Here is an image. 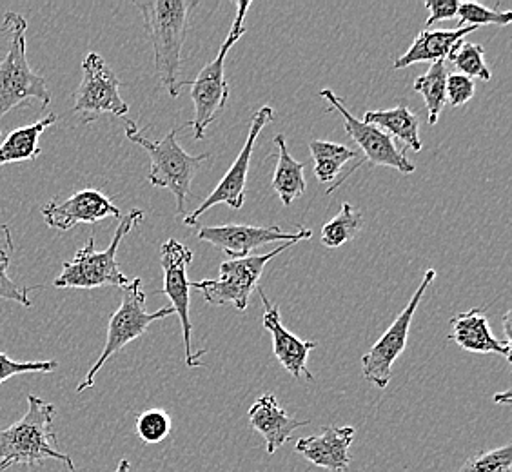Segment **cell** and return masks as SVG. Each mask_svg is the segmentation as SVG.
Listing matches in <instances>:
<instances>
[{"instance_id": "obj_18", "label": "cell", "mask_w": 512, "mask_h": 472, "mask_svg": "<svg viewBox=\"0 0 512 472\" xmlns=\"http://www.w3.org/2000/svg\"><path fill=\"white\" fill-rule=\"evenodd\" d=\"M485 313H487V307H473L465 313L454 316L447 340L469 353L502 354L509 360L511 344L494 338Z\"/></svg>"}, {"instance_id": "obj_1", "label": "cell", "mask_w": 512, "mask_h": 472, "mask_svg": "<svg viewBox=\"0 0 512 472\" xmlns=\"http://www.w3.org/2000/svg\"><path fill=\"white\" fill-rule=\"evenodd\" d=\"M142 11L149 42L155 51V68L162 88L171 99H177L184 82H180L182 71V48L186 44L191 11L198 6L197 0H149L137 2Z\"/></svg>"}, {"instance_id": "obj_7", "label": "cell", "mask_w": 512, "mask_h": 472, "mask_svg": "<svg viewBox=\"0 0 512 472\" xmlns=\"http://www.w3.org/2000/svg\"><path fill=\"white\" fill-rule=\"evenodd\" d=\"M144 304H146V293L142 291V280L131 278L128 286L122 287V304L109 318L106 345L100 353L99 360L89 369L86 378L77 387V393H84L86 389H91L95 385L97 374L106 365L109 358L122 351L133 340L144 335L148 331L149 325L157 320H162V318L175 315L173 307H164L155 313H148L144 309Z\"/></svg>"}, {"instance_id": "obj_13", "label": "cell", "mask_w": 512, "mask_h": 472, "mask_svg": "<svg viewBox=\"0 0 512 472\" xmlns=\"http://www.w3.org/2000/svg\"><path fill=\"white\" fill-rule=\"evenodd\" d=\"M320 97L327 100V102H331V106L344 117L347 135L364 153L365 160L371 166L393 168L400 171L402 175H411L416 171L413 162L405 157V153L396 149L391 135H387L385 131L375 128V126L365 124L364 120L353 117L345 108L344 100L338 99L331 89H322Z\"/></svg>"}, {"instance_id": "obj_23", "label": "cell", "mask_w": 512, "mask_h": 472, "mask_svg": "<svg viewBox=\"0 0 512 472\" xmlns=\"http://www.w3.org/2000/svg\"><path fill=\"white\" fill-rule=\"evenodd\" d=\"M365 124L375 128L387 129L393 137L402 140L407 148L413 151H422V140H420V118L413 113L404 100L391 109H380V111H367L364 118ZM387 133V135H389Z\"/></svg>"}, {"instance_id": "obj_25", "label": "cell", "mask_w": 512, "mask_h": 472, "mask_svg": "<svg viewBox=\"0 0 512 472\" xmlns=\"http://www.w3.org/2000/svg\"><path fill=\"white\" fill-rule=\"evenodd\" d=\"M447 75H449L447 62L440 60V62H433L431 68L427 69V73L414 80V91H418L424 97L427 120L431 126L440 120V115L447 104V95H445Z\"/></svg>"}, {"instance_id": "obj_39", "label": "cell", "mask_w": 512, "mask_h": 472, "mask_svg": "<svg viewBox=\"0 0 512 472\" xmlns=\"http://www.w3.org/2000/svg\"><path fill=\"white\" fill-rule=\"evenodd\" d=\"M0 135H2V131H0Z\"/></svg>"}, {"instance_id": "obj_36", "label": "cell", "mask_w": 512, "mask_h": 472, "mask_svg": "<svg viewBox=\"0 0 512 472\" xmlns=\"http://www.w3.org/2000/svg\"><path fill=\"white\" fill-rule=\"evenodd\" d=\"M494 402H498V404L511 405V391H505V393L496 394V396H494Z\"/></svg>"}, {"instance_id": "obj_4", "label": "cell", "mask_w": 512, "mask_h": 472, "mask_svg": "<svg viewBox=\"0 0 512 472\" xmlns=\"http://www.w3.org/2000/svg\"><path fill=\"white\" fill-rule=\"evenodd\" d=\"M144 220L142 209H131L126 217L120 218L115 236L104 251L95 249V238L91 236L88 244L80 247L75 256L62 264L60 275L53 280L57 289H97V287H126L131 278L120 271L119 253L120 242L124 236L133 231Z\"/></svg>"}, {"instance_id": "obj_5", "label": "cell", "mask_w": 512, "mask_h": 472, "mask_svg": "<svg viewBox=\"0 0 512 472\" xmlns=\"http://www.w3.org/2000/svg\"><path fill=\"white\" fill-rule=\"evenodd\" d=\"M26 30L28 22L8 11L0 31L11 33L10 48L0 60V118L11 109L28 106L31 100H39L42 108L50 106L51 95L42 75L33 71L26 57Z\"/></svg>"}, {"instance_id": "obj_8", "label": "cell", "mask_w": 512, "mask_h": 472, "mask_svg": "<svg viewBox=\"0 0 512 472\" xmlns=\"http://www.w3.org/2000/svg\"><path fill=\"white\" fill-rule=\"evenodd\" d=\"M295 246V242H284L267 255H251L238 260H227L220 266L217 280L189 282V289H197L207 304H233L238 311H246L249 296L256 291L267 262Z\"/></svg>"}, {"instance_id": "obj_29", "label": "cell", "mask_w": 512, "mask_h": 472, "mask_svg": "<svg viewBox=\"0 0 512 472\" xmlns=\"http://www.w3.org/2000/svg\"><path fill=\"white\" fill-rule=\"evenodd\" d=\"M173 427V420L166 411L162 409H148L137 416L135 431L138 438L148 445H157L168 438Z\"/></svg>"}, {"instance_id": "obj_6", "label": "cell", "mask_w": 512, "mask_h": 472, "mask_svg": "<svg viewBox=\"0 0 512 472\" xmlns=\"http://www.w3.org/2000/svg\"><path fill=\"white\" fill-rule=\"evenodd\" d=\"M249 8H251L249 0L238 2L237 17L233 20V26L227 33L224 44L220 46L217 57L211 60L206 68L198 73L197 79L191 82V99L195 104V118L188 122V128H193L195 140H202L206 137L207 128L226 109L227 99H229V84H227L226 75H224L226 57L231 48L246 33L244 20H246Z\"/></svg>"}, {"instance_id": "obj_3", "label": "cell", "mask_w": 512, "mask_h": 472, "mask_svg": "<svg viewBox=\"0 0 512 472\" xmlns=\"http://www.w3.org/2000/svg\"><path fill=\"white\" fill-rule=\"evenodd\" d=\"M124 122H126V137L144 149L151 158V168H149L148 175L149 184L155 187H164V189L171 191L173 197L177 200L178 215H184L193 178L197 175L202 162L207 160L209 155L204 153V155L193 157V155H188L178 144V131L188 128V124L171 129L166 137L155 142V140L144 137L133 120L126 117Z\"/></svg>"}, {"instance_id": "obj_19", "label": "cell", "mask_w": 512, "mask_h": 472, "mask_svg": "<svg viewBox=\"0 0 512 472\" xmlns=\"http://www.w3.org/2000/svg\"><path fill=\"white\" fill-rule=\"evenodd\" d=\"M251 429L262 434L266 440L267 454H275L280 447H284L296 429L309 425L307 420H295L280 407L273 393H266L256 400L247 413Z\"/></svg>"}, {"instance_id": "obj_26", "label": "cell", "mask_w": 512, "mask_h": 472, "mask_svg": "<svg viewBox=\"0 0 512 472\" xmlns=\"http://www.w3.org/2000/svg\"><path fill=\"white\" fill-rule=\"evenodd\" d=\"M362 227H364L362 213L349 202H344L340 213L322 227V244L329 249L342 247L347 242L355 240Z\"/></svg>"}, {"instance_id": "obj_24", "label": "cell", "mask_w": 512, "mask_h": 472, "mask_svg": "<svg viewBox=\"0 0 512 472\" xmlns=\"http://www.w3.org/2000/svg\"><path fill=\"white\" fill-rule=\"evenodd\" d=\"M273 144L278 148L273 189L284 206H291L296 198H300L306 193L307 184L306 178H304L306 164L298 162L289 155L284 135H276L273 138Z\"/></svg>"}, {"instance_id": "obj_35", "label": "cell", "mask_w": 512, "mask_h": 472, "mask_svg": "<svg viewBox=\"0 0 512 472\" xmlns=\"http://www.w3.org/2000/svg\"><path fill=\"white\" fill-rule=\"evenodd\" d=\"M503 331H505V336H507V344H511V311L503 316Z\"/></svg>"}, {"instance_id": "obj_21", "label": "cell", "mask_w": 512, "mask_h": 472, "mask_svg": "<svg viewBox=\"0 0 512 472\" xmlns=\"http://www.w3.org/2000/svg\"><path fill=\"white\" fill-rule=\"evenodd\" d=\"M476 30H480V28L463 26V28L449 31L422 30L418 33V37L414 39L411 48L405 51L402 57L394 60L393 68L404 69L407 66L418 64V62H431V60L440 62V60L449 59V55L458 46V42Z\"/></svg>"}, {"instance_id": "obj_20", "label": "cell", "mask_w": 512, "mask_h": 472, "mask_svg": "<svg viewBox=\"0 0 512 472\" xmlns=\"http://www.w3.org/2000/svg\"><path fill=\"white\" fill-rule=\"evenodd\" d=\"M311 157L315 160V175L320 184L333 186L327 189V195H331L338 186L362 168V155L356 149H349L344 144L325 142V140H313L309 144Z\"/></svg>"}, {"instance_id": "obj_12", "label": "cell", "mask_w": 512, "mask_h": 472, "mask_svg": "<svg viewBox=\"0 0 512 472\" xmlns=\"http://www.w3.org/2000/svg\"><path fill=\"white\" fill-rule=\"evenodd\" d=\"M193 262V251L189 247L180 244L175 238L166 240L160 247V264L166 278V286L158 295L168 296L171 307L175 309V315L182 324L184 333V345H186V365L198 367L200 358L207 353L206 349L195 353L191 336H193V322L189 316V280L188 267Z\"/></svg>"}, {"instance_id": "obj_37", "label": "cell", "mask_w": 512, "mask_h": 472, "mask_svg": "<svg viewBox=\"0 0 512 472\" xmlns=\"http://www.w3.org/2000/svg\"><path fill=\"white\" fill-rule=\"evenodd\" d=\"M131 471V465H129V460H120L119 467L115 469V472H129Z\"/></svg>"}, {"instance_id": "obj_9", "label": "cell", "mask_w": 512, "mask_h": 472, "mask_svg": "<svg viewBox=\"0 0 512 472\" xmlns=\"http://www.w3.org/2000/svg\"><path fill=\"white\" fill-rule=\"evenodd\" d=\"M73 113L82 124H91L102 115L126 118L129 106L120 97V80L99 53H88L82 60V80L75 91Z\"/></svg>"}, {"instance_id": "obj_2", "label": "cell", "mask_w": 512, "mask_h": 472, "mask_svg": "<svg viewBox=\"0 0 512 472\" xmlns=\"http://www.w3.org/2000/svg\"><path fill=\"white\" fill-rule=\"evenodd\" d=\"M57 407L44 402L35 394H28V411L8 429L0 431V471L13 465H35L44 460L64 463L68 471H75V463L68 454L57 449L55 433Z\"/></svg>"}, {"instance_id": "obj_17", "label": "cell", "mask_w": 512, "mask_h": 472, "mask_svg": "<svg viewBox=\"0 0 512 472\" xmlns=\"http://www.w3.org/2000/svg\"><path fill=\"white\" fill-rule=\"evenodd\" d=\"M260 300L266 305L264 313V327L273 335V351H275L276 360L284 365L287 373L291 374L295 380H298L302 374L307 380H313V373L307 369V356L316 347V342H306L296 338L291 331H287L282 324L280 311L276 305L269 302L266 291L262 287H256Z\"/></svg>"}, {"instance_id": "obj_34", "label": "cell", "mask_w": 512, "mask_h": 472, "mask_svg": "<svg viewBox=\"0 0 512 472\" xmlns=\"http://www.w3.org/2000/svg\"><path fill=\"white\" fill-rule=\"evenodd\" d=\"M458 8H460L458 0H427L425 10L429 11V19L425 26L431 28L436 22L454 19L458 15Z\"/></svg>"}, {"instance_id": "obj_16", "label": "cell", "mask_w": 512, "mask_h": 472, "mask_svg": "<svg viewBox=\"0 0 512 472\" xmlns=\"http://www.w3.org/2000/svg\"><path fill=\"white\" fill-rule=\"evenodd\" d=\"M355 427L327 425L318 434L300 438L295 453L302 454L307 462L329 472H345L351 465L349 449L355 442Z\"/></svg>"}, {"instance_id": "obj_30", "label": "cell", "mask_w": 512, "mask_h": 472, "mask_svg": "<svg viewBox=\"0 0 512 472\" xmlns=\"http://www.w3.org/2000/svg\"><path fill=\"white\" fill-rule=\"evenodd\" d=\"M458 472H512V445L474 454L463 462Z\"/></svg>"}, {"instance_id": "obj_33", "label": "cell", "mask_w": 512, "mask_h": 472, "mask_svg": "<svg viewBox=\"0 0 512 472\" xmlns=\"http://www.w3.org/2000/svg\"><path fill=\"white\" fill-rule=\"evenodd\" d=\"M474 93H476V84L473 79L460 75V73L447 75V82H445L447 104H451L453 108L465 106L469 100L473 99Z\"/></svg>"}, {"instance_id": "obj_27", "label": "cell", "mask_w": 512, "mask_h": 472, "mask_svg": "<svg viewBox=\"0 0 512 472\" xmlns=\"http://www.w3.org/2000/svg\"><path fill=\"white\" fill-rule=\"evenodd\" d=\"M485 50L480 44L474 42H465V39L458 42L453 53L449 55V60L453 62L454 68L460 71V75H465L469 79L491 80V69L485 64Z\"/></svg>"}, {"instance_id": "obj_15", "label": "cell", "mask_w": 512, "mask_h": 472, "mask_svg": "<svg viewBox=\"0 0 512 472\" xmlns=\"http://www.w3.org/2000/svg\"><path fill=\"white\" fill-rule=\"evenodd\" d=\"M40 213L46 226L57 231H69L79 224H97L106 218H122L119 207L99 189H82L66 200L53 198Z\"/></svg>"}, {"instance_id": "obj_10", "label": "cell", "mask_w": 512, "mask_h": 472, "mask_svg": "<svg viewBox=\"0 0 512 472\" xmlns=\"http://www.w3.org/2000/svg\"><path fill=\"white\" fill-rule=\"evenodd\" d=\"M434 278H436V271L429 269L424 275L422 284L414 291L413 298L409 300V304L405 305L404 311L398 315L382 338L362 356V374L367 382L375 384L378 389H385L391 382L394 362L407 347L414 313L422 302L427 287L433 284Z\"/></svg>"}, {"instance_id": "obj_31", "label": "cell", "mask_w": 512, "mask_h": 472, "mask_svg": "<svg viewBox=\"0 0 512 472\" xmlns=\"http://www.w3.org/2000/svg\"><path fill=\"white\" fill-rule=\"evenodd\" d=\"M456 17H460L458 28H463V26L480 28V26H487V24L509 26L512 22V11L489 10V8H485L482 4H476V2H460Z\"/></svg>"}, {"instance_id": "obj_22", "label": "cell", "mask_w": 512, "mask_h": 472, "mask_svg": "<svg viewBox=\"0 0 512 472\" xmlns=\"http://www.w3.org/2000/svg\"><path fill=\"white\" fill-rule=\"evenodd\" d=\"M57 120H59V115L51 113L48 117H42L33 124L13 129L6 140L0 144V169L8 164L28 162V160L39 158L42 153L39 146L40 137Z\"/></svg>"}, {"instance_id": "obj_14", "label": "cell", "mask_w": 512, "mask_h": 472, "mask_svg": "<svg viewBox=\"0 0 512 472\" xmlns=\"http://www.w3.org/2000/svg\"><path fill=\"white\" fill-rule=\"evenodd\" d=\"M200 242L222 249L231 260L251 256L253 251L275 242H302L311 240L313 231L298 227L296 233H284L278 226L256 227L227 224V226L202 227L197 233Z\"/></svg>"}, {"instance_id": "obj_32", "label": "cell", "mask_w": 512, "mask_h": 472, "mask_svg": "<svg viewBox=\"0 0 512 472\" xmlns=\"http://www.w3.org/2000/svg\"><path fill=\"white\" fill-rule=\"evenodd\" d=\"M59 367L57 360H46V362H15L8 354L0 353V385L8 382L13 376L28 373H55Z\"/></svg>"}, {"instance_id": "obj_38", "label": "cell", "mask_w": 512, "mask_h": 472, "mask_svg": "<svg viewBox=\"0 0 512 472\" xmlns=\"http://www.w3.org/2000/svg\"><path fill=\"white\" fill-rule=\"evenodd\" d=\"M4 226H6V224H0V229H4Z\"/></svg>"}, {"instance_id": "obj_11", "label": "cell", "mask_w": 512, "mask_h": 472, "mask_svg": "<svg viewBox=\"0 0 512 472\" xmlns=\"http://www.w3.org/2000/svg\"><path fill=\"white\" fill-rule=\"evenodd\" d=\"M275 120V111L271 106H262L256 109L251 117V126L247 133L246 144L240 149L237 160L233 162V166L227 169L226 175L220 180L213 193L204 200V204H200L191 215L184 218V224L189 227L198 226V218L206 213L207 209H211L218 204H226L231 209H242L246 204V184L247 173H249V164H251V155L255 149L256 138L260 135L262 129H266L267 124H271Z\"/></svg>"}, {"instance_id": "obj_28", "label": "cell", "mask_w": 512, "mask_h": 472, "mask_svg": "<svg viewBox=\"0 0 512 472\" xmlns=\"http://www.w3.org/2000/svg\"><path fill=\"white\" fill-rule=\"evenodd\" d=\"M11 251H13V240H11V231H8L0 242V300H10V302H17V304L24 305V307H31V300L28 298L30 289L17 286L8 275Z\"/></svg>"}]
</instances>
